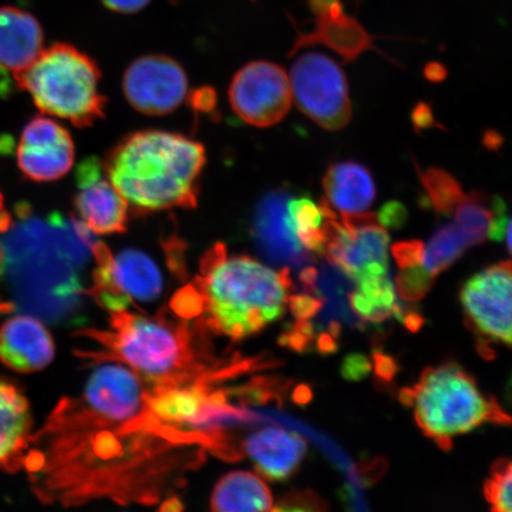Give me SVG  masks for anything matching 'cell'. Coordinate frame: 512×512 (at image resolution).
I'll list each match as a JSON object with an SVG mask.
<instances>
[{
    "mask_svg": "<svg viewBox=\"0 0 512 512\" xmlns=\"http://www.w3.org/2000/svg\"><path fill=\"white\" fill-rule=\"evenodd\" d=\"M124 93L130 104L146 115H165L187 98L188 79L181 64L171 57H140L126 70Z\"/></svg>",
    "mask_w": 512,
    "mask_h": 512,
    "instance_id": "obj_12",
    "label": "cell"
},
{
    "mask_svg": "<svg viewBox=\"0 0 512 512\" xmlns=\"http://www.w3.org/2000/svg\"><path fill=\"white\" fill-rule=\"evenodd\" d=\"M377 219L384 228L398 229L405 224L407 220V211L399 202H390L384 206Z\"/></svg>",
    "mask_w": 512,
    "mask_h": 512,
    "instance_id": "obj_32",
    "label": "cell"
},
{
    "mask_svg": "<svg viewBox=\"0 0 512 512\" xmlns=\"http://www.w3.org/2000/svg\"><path fill=\"white\" fill-rule=\"evenodd\" d=\"M53 337L40 319L19 315L0 326V362L17 373L29 374L53 362Z\"/></svg>",
    "mask_w": 512,
    "mask_h": 512,
    "instance_id": "obj_17",
    "label": "cell"
},
{
    "mask_svg": "<svg viewBox=\"0 0 512 512\" xmlns=\"http://www.w3.org/2000/svg\"><path fill=\"white\" fill-rule=\"evenodd\" d=\"M197 290L211 328L234 341L264 330L284 315L293 285L291 270L274 271L249 256L209 249L201 262Z\"/></svg>",
    "mask_w": 512,
    "mask_h": 512,
    "instance_id": "obj_3",
    "label": "cell"
},
{
    "mask_svg": "<svg viewBox=\"0 0 512 512\" xmlns=\"http://www.w3.org/2000/svg\"><path fill=\"white\" fill-rule=\"evenodd\" d=\"M74 206L79 219L98 235L125 233L130 207L98 158L83 160L76 169Z\"/></svg>",
    "mask_w": 512,
    "mask_h": 512,
    "instance_id": "obj_14",
    "label": "cell"
},
{
    "mask_svg": "<svg viewBox=\"0 0 512 512\" xmlns=\"http://www.w3.org/2000/svg\"><path fill=\"white\" fill-rule=\"evenodd\" d=\"M290 214L297 238L307 252L324 255L326 240L332 224L338 219L328 203H316L310 197L292 196Z\"/></svg>",
    "mask_w": 512,
    "mask_h": 512,
    "instance_id": "obj_25",
    "label": "cell"
},
{
    "mask_svg": "<svg viewBox=\"0 0 512 512\" xmlns=\"http://www.w3.org/2000/svg\"><path fill=\"white\" fill-rule=\"evenodd\" d=\"M392 252L399 268L424 265L425 245L421 241L395 243Z\"/></svg>",
    "mask_w": 512,
    "mask_h": 512,
    "instance_id": "obj_30",
    "label": "cell"
},
{
    "mask_svg": "<svg viewBox=\"0 0 512 512\" xmlns=\"http://www.w3.org/2000/svg\"><path fill=\"white\" fill-rule=\"evenodd\" d=\"M22 175L32 182H54L66 176L75 162L69 132L47 117H36L24 126L16 150Z\"/></svg>",
    "mask_w": 512,
    "mask_h": 512,
    "instance_id": "obj_13",
    "label": "cell"
},
{
    "mask_svg": "<svg viewBox=\"0 0 512 512\" xmlns=\"http://www.w3.org/2000/svg\"><path fill=\"white\" fill-rule=\"evenodd\" d=\"M466 323L484 342L512 347V262L485 268L460 291ZM483 342V343H484Z\"/></svg>",
    "mask_w": 512,
    "mask_h": 512,
    "instance_id": "obj_9",
    "label": "cell"
},
{
    "mask_svg": "<svg viewBox=\"0 0 512 512\" xmlns=\"http://www.w3.org/2000/svg\"><path fill=\"white\" fill-rule=\"evenodd\" d=\"M456 226L470 248L486 240L502 241L508 226V209L501 197L472 191L463 197L456 211Z\"/></svg>",
    "mask_w": 512,
    "mask_h": 512,
    "instance_id": "obj_22",
    "label": "cell"
},
{
    "mask_svg": "<svg viewBox=\"0 0 512 512\" xmlns=\"http://www.w3.org/2000/svg\"><path fill=\"white\" fill-rule=\"evenodd\" d=\"M290 192L278 190L268 194L256 209L253 236L256 246L268 260L283 268H300L313 262L297 238L290 214Z\"/></svg>",
    "mask_w": 512,
    "mask_h": 512,
    "instance_id": "obj_15",
    "label": "cell"
},
{
    "mask_svg": "<svg viewBox=\"0 0 512 512\" xmlns=\"http://www.w3.org/2000/svg\"><path fill=\"white\" fill-rule=\"evenodd\" d=\"M44 34L37 18L17 6H0V76H15L43 51Z\"/></svg>",
    "mask_w": 512,
    "mask_h": 512,
    "instance_id": "obj_18",
    "label": "cell"
},
{
    "mask_svg": "<svg viewBox=\"0 0 512 512\" xmlns=\"http://www.w3.org/2000/svg\"><path fill=\"white\" fill-rule=\"evenodd\" d=\"M245 448L256 470L272 482H284L292 477L306 454L305 440L280 427L254 432L247 438Z\"/></svg>",
    "mask_w": 512,
    "mask_h": 512,
    "instance_id": "obj_19",
    "label": "cell"
},
{
    "mask_svg": "<svg viewBox=\"0 0 512 512\" xmlns=\"http://www.w3.org/2000/svg\"><path fill=\"white\" fill-rule=\"evenodd\" d=\"M99 242L78 216L41 215L19 202L0 211V275L17 297L48 294L51 317L62 318L86 293L81 273Z\"/></svg>",
    "mask_w": 512,
    "mask_h": 512,
    "instance_id": "obj_1",
    "label": "cell"
},
{
    "mask_svg": "<svg viewBox=\"0 0 512 512\" xmlns=\"http://www.w3.org/2000/svg\"><path fill=\"white\" fill-rule=\"evenodd\" d=\"M309 5L315 16V28L299 32L292 54L322 44L345 62H354L364 51L373 49L374 38L354 17L347 15L341 0H309Z\"/></svg>",
    "mask_w": 512,
    "mask_h": 512,
    "instance_id": "obj_16",
    "label": "cell"
},
{
    "mask_svg": "<svg viewBox=\"0 0 512 512\" xmlns=\"http://www.w3.org/2000/svg\"><path fill=\"white\" fill-rule=\"evenodd\" d=\"M324 201L341 216L367 213L376 198L370 171L356 162L331 164L323 178Z\"/></svg>",
    "mask_w": 512,
    "mask_h": 512,
    "instance_id": "obj_21",
    "label": "cell"
},
{
    "mask_svg": "<svg viewBox=\"0 0 512 512\" xmlns=\"http://www.w3.org/2000/svg\"><path fill=\"white\" fill-rule=\"evenodd\" d=\"M400 401L413 407L420 430L445 451L454 437L485 424L512 425L511 416L456 363L427 368L414 387L401 390Z\"/></svg>",
    "mask_w": 512,
    "mask_h": 512,
    "instance_id": "obj_5",
    "label": "cell"
},
{
    "mask_svg": "<svg viewBox=\"0 0 512 512\" xmlns=\"http://www.w3.org/2000/svg\"><path fill=\"white\" fill-rule=\"evenodd\" d=\"M486 501L497 512H512V459H499L484 485Z\"/></svg>",
    "mask_w": 512,
    "mask_h": 512,
    "instance_id": "obj_28",
    "label": "cell"
},
{
    "mask_svg": "<svg viewBox=\"0 0 512 512\" xmlns=\"http://www.w3.org/2000/svg\"><path fill=\"white\" fill-rule=\"evenodd\" d=\"M32 432L28 399L14 383L0 379V470L23 469Z\"/></svg>",
    "mask_w": 512,
    "mask_h": 512,
    "instance_id": "obj_20",
    "label": "cell"
},
{
    "mask_svg": "<svg viewBox=\"0 0 512 512\" xmlns=\"http://www.w3.org/2000/svg\"><path fill=\"white\" fill-rule=\"evenodd\" d=\"M105 4L107 9L114 12H120V14H133L143 10L150 0H101Z\"/></svg>",
    "mask_w": 512,
    "mask_h": 512,
    "instance_id": "obj_35",
    "label": "cell"
},
{
    "mask_svg": "<svg viewBox=\"0 0 512 512\" xmlns=\"http://www.w3.org/2000/svg\"><path fill=\"white\" fill-rule=\"evenodd\" d=\"M14 79L44 114L76 127L92 126L105 117L107 100L99 91L98 64L72 44L55 43L43 49Z\"/></svg>",
    "mask_w": 512,
    "mask_h": 512,
    "instance_id": "obj_6",
    "label": "cell"
},
{
    "mask_svg": "<svg viewBox=\"0 0 512 512\" xmlns=\"http://www.w3.org/2000/svg\"><path fill=\"white\" fill-rule=\"evenodd\" d=\"M206 150L182 134L140 131L125 137L105 159L114 187L137 215L194 209Z\"/></svg>",
    "mask_w": 512,
    "mask_h": 512,
    "instance_id": "obj_2",
    "label": "cell"
},
{
    "mask_svg": "<svg viewBox=\"0 0 512 512\" xmlns=\"http://www.w3.org/2000/svg\"><path fill=\"white\" fill-rule=\"evenodd\" d=\"M374 368L376 376L382 381H392L399 370L393 358L383 354L382 351L374 352Z\"/></svg>",
    "mask_w": 512,
    "mask_h": 512,
    "instance_id": "obj_33",
    "label": "cell"
},
{
    "mask_svg": "<svg viewBox=\"0 0 512 512\" xmlns=\"http://www.w3.org/2000/svg\"><path fill=\"white\" fill-rule=\"evenodd\" d=\"M323 502L313 494L298 495L275 510H322Z\"/></svg>",
    "mask_w": 512,
    "mask_h": 512,
    "instance_id": "obj_34",
    "label": "cell"
},
{
    "mask_svg": "<svg viewBox=\"0 0 512 512\" xmlns=\"http://www.w3.org/2000/svg\"><path fill=\"white\" fill-rule=\"evenodd\" d=\"M94 254L93 283L86 293L107 311L123 312L132 304L155 302L162 294V273L146 253L127 248L113 256L99 242Z\"/></svg>",
    "mask_w": 512,
    "mask_h": 512,
    "instance_id": "obj_7",
    "label": "cell"
},
{
    "mask_svg": "<svg viewBox=\"0 0 512 512\" xmlns=\"http://www.w3.org/2000/svg\"><path fill=\"white\" fill-rule=\"evenodd\" d=\"M414 124L421 127H428L433 124L432 113L430 112V108L425 105H420L415 108L414 111Z\"/></svg>",
    "mask_w": 512,
    "mask_h": 512,
    "instance_id": "obj_36",
    "label": "cell"
},
{
    "mask_svg": "<svg viewBox=\"0 0 512 512\" xmlns=\"http://www.w3.org/2000/svg\"><path fill=\"white\" fill-rule=\"evenodd\" d=\"M420 181L426 192L427 206L438 215H452L463 200L457 179L444 170L431 168L420 172Z\"/></svg>",
    "mask_w": 512,
    "mask_h": 512,
    "instance_id": "obj_27",
    "label": "cell"
},
{
    "mask_svg": "<svg viewBox=\"0 0 512 512\" xmlns=\"http://www.w3.org/2000/svg\"><path fill=\"white\" fill-rule=\"evenodd\" d=\"M4 210V197L2 191H0V211Z\"/></svg>",
    "mask_w": 512,
    "mask_h": 512,
    "instance_id": "obj_39",
    "label": "cell"
},
{
    "mask_svg": "<svg viewBox=\"0 0 512 512\" xmlns=\"http://www.w3.org/2000/svg\"><path fill=\"white\" fill-rule=\"evenodd\" d=\"M396 278V288L403 300L408 303L419 302L431 290L434 277L426 270L424 265L399 268Z\"/></svg>",
    "mask_w": 512,
    "mask_h": 512,
    "instance_id": "obj_29",
    "label": "cell"
},
{
    "mask_svg": "<svg viewBox=\"0 0 512 512\" xmlns=\"http://www.w3.org/2000/svg\"><path fill=\"white\" fill-rule=\"evenodd\" d=\"M469 248V243L454 223L446 224L439 228L428 241L425 247L424 266L435 278L462 258Z\"/></svg>",
    "mask_w": 512,
    "mask_h": 512,
    "instance_id": "obj_26",
    "label": "cell"
},
{
    "mask_svg": "<svg viewBox=\"0 0 512 512\" xmlns=\"http://www.w3.org/2000/svg\"><path fill=\"white\" fill-rule=\"evenodd\" d=\"M341 370L345 380L360 381L369 375L371 361L362 354H351L344 358Z\"/></svg>",
    "mask_w": 512,
    "mask_h": 512,
    "instance_id": "obj_31",
    "label": "cell"
},
{
    "mask_svg": "<svg viewBox=\"0 0 512 512\" xmlns=\"http://www.w3.org/2000/svg\"><path fill=\"white\" fill-rule=\"evenodd\" d=\"M290 76L267 61L247 64L229 87L230 105L245 123L255 127L277 125L292 106Z\"/></svg>",
    "mask_w": 512,
    "mask_h": 512,
    "instance_id": "obj_10",
    "label": "cell"
},
{
    "mask_svg": "<svg viewBox=\"0 0 512 512\" xmlns=\"http://www.w3.org/2000/svg\"><path fill=\"white\" fill-rule=\"evenodd\" d=\"M15 310L14 303L8 302L0 294V313H10Z\"/></svg>",
    "mask_w": 512,
    "mask_h": 512,
    "instance_id": "obj_37",
    "label": "cell"
},
{
    "mask_svg": "<svg viewBox=\"0 0 512 512\" xmlns=\"http://www.w3.org/2000/svg\"><path fill=\"white\" fill-rule=\"evenodd\" d=\"M350 305L364 323H384L398 317L402 304L396 297L395 287L388 273L368 274L355 278Z\"/></svg>",
    "mask_w": 512,
    "mask_h": 512,
    "instance_id": "obj_24",
    "label": "cell"
},
{
    "mask_svg": "<svg viewBox=\"0 0 512 512\" xmlns=\"http://www.w3.org/2000/svg\"><path fill=\"white\" fill-rule=\"evenodd\" d=\"M288 76L293 99L306 117L328 131H339L349 124L348 82L335 60L320 53H306L294 61Z\"/></svg>",
    "mask_w": 512,
    "mask_h": 512,
    "instance_id": "obj_8",
    "label": "cell"
},
{
    "mask_svg": "<svg viewBox=\"0 0 512 512\" xmlns=\"http://www.w3.org/2000/svg\"><path fill=\"white\" fill-rule=\"evenodd\" d=\"M87 336L101 347L89 354L92 360L123 362L152 390L210 379L196 360L187 324L123 311L112 313L110 331H91Z\"/></svg>",
    "mask_w": 512,
    "mask_h": 512,
    "instance_id": "obj_4",
    "label": "cell"
},
{
    "mask_svg": "<svg viewBox=\"0 0 512 512\" xmlns=\"http://www.w3.org/2000/svg\"><path fill=\"white\" fill-rule=\"evenodd\" d=\"M507 236V245L510 254L512 255V220L508 223L507 229H505V235Z\"/></svg>",
    "mask_w": 512,
    "mask_h": 512,
    "instance_id": "obj_38",
    "label": "cell"
},
{
    "mask_svg": "<svg viewBox=\"0 0 512 512\" xmlns=\"http://www.w3.org/2000/svg\"><path fill=\"white\" fill-rule=\"evenodd\" d=\"M389 235L373 213L345 215L332 224L324 258L352 278L389 272Z\"/></svg>",
    "mask_w": 512,
    "mask_h": 512,
    "instance_id": "obj_11",
    "label": "cell"
},
{
    "mask_svg": "<svg viewBox=\"0 0 512 512\" xmlns=\"http://www.w3.org/2000/svg\"><path fill=\"white\" fill-rule=\"evenodd\" d=\"M211 510L271 511L273 498L270 489L251 472L236 471L222 477L211 496Z\"/></svg>",
    "mask_w": 512,
    "mask_h": 512,
    "instance_id": "obj_23",
    "label": "cell"
}]
</instances>
